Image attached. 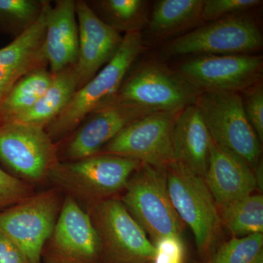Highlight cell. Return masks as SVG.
I'll list each match as a JSON object with an SVG mask.
<instances>
[{"label":"cell","instance_id":"1","mask_svg":"<svg viewBox=\"0 0 263 263\" xmlns=\"http://www.w3.org/2000/svg\"><path fill=\"white\" fill-rule=\"evenodd\" d=\"M141 165L133 159L98 154L79 160L60 161L48 180L65 196L72 197L79 205L84 203L86 209L124 190Z\"/></svg>","mask_w":263,"mask_h":263},{"label":"cell","instance_id":"2","mask_svg":"<svg viewBox=\"0 0 263 263\" xmlns=\"http://www.w3.org/2000/svg\"><path fill=\"white\" fill-rule=\"evenodd\" d=\"M143 44L141 32L125 34L113 60L76 91L63 111L45 129L52 141L56 143L72 135L88 116L115 96L132 65L143 51Z\"/></svg>","mask_w":263,"mask_h":263},{"label":"cell","instance_id":"3","mask_svg":"<svg viewBox=\"0 0 263 263\" xmlns=\"http://www.w3.org/2000/svg\"><path fill=\"white\" fill-rule=\"evenodd\" d=\"M124 190L121 201L152 243L164 237H181L183 223L170 197L166 167L141 164Z\"/></svg>","mask_w":263,"mask_h":263},{"label":"cell","instance_id":"4","mask_svg":"<svg viewBox=\"0 0 263 263\" xmlns=\"http://www.w3.org/2000/svg\"><path fill=\"white\" fill-rule=\"evenodd\" d=\"M166 174L175 210L193 232L198 252L209 256L212 254L222 223L205 180L176 162L166 167Z\"/></svg>","mask_w":263,"mask_h":263},{"label":"cell","instance_id":"5","mask_svg":"<svg viewBox=\"0 0 263 263\" xmlns=\"http://www.w3.org/2000/svg\"><path fill=\"white\" fill-rule=\"evenodd\" d=\"M85 211L98 234L100 263L153 262L155 246L120 199H106Z\"/></svg>","mask_w":263,"mask_h":263},{"label":"cell","instance_id":"6","mask_svg":"<svg viewBox=\"0 0 263 263\" xmlns=\"http://www.w3.org/2000/svg\"><path fill=\"white\" fill-rule=\"evenodd\" d=\"M65 197L57 188L34 193L0 210V235L16 246L29 263H42V252Z\"/></svg>","mask_w":263,"mask_h":263},{"label":"cell","instance_id":"7","mask_svg":"<svg viewBox=\"0 0 263 263\" xmlns=\"http://www.w3.org/2000/svg\"><path fill=\"white\" fill-rule=\"evenodd\" d=\"M201 94L178 71L148 62L125 78L108 103L133 104L154 112H178L196 104Z\"/></svg>","mask_w":263,"mask_h":263},{"label":"cell","instance_id":"8","mask_svg":"<svg viewBox=\"0 0 263 263\" xmlns=\"http://www.w3.org/2000/svg\"><path fill=\"white\" fill-rule=\"evenodd\" d=\"M196 105L212 141L255 168L260 162L261 143L246 117L240 93L203 92Z\"/></svg>","mask_w":263,"mask_h":263},{"label":"cell","instance_id":"9","mask_svg":"<svg viewBox=\"0 0 263 263\" xmlns=\"http://www.w3.org/2000/svg\"><path fill=\"white\" fill-rule=\"evenodd\" d=\"M258 26L243 13L211 22L173 40L164 48L168 57L248 54L262 48Z\"/></svg>","mask_w":263,"mask_h":263},{"label":"cell","instance_id":"10","mask_svg":"<svg viewBox=\"0 0 263 263\" xmlns=\"http://www.w3.org/2000/svg\"><path fill=\"white\" fill-rule=\"evenodd\" d=\"M0 162L22 181L43 182L60 162L59 150L45 129L6 123L0 124Z\"/></svg>","mask_w":263,"mask_h":263},{"label":"cell","instance_id":"11","mask_svg":"<svg viewBox=\"0 0 263 263\" xmlns=\"http://www.w3.org/2000/svg\"><path fill=\"white\" fill-rule=\"evenodd\" d=\"M179 112H154L140 118L122 129L99 154L167 167L174 162L172 133Z\"/></svg>","mask_w":263,"mask_h":263},{"label":"cell","instance_id":"12","mask_svg":"<svg viewBox=\"0 0 263 263\" xmlns=\"http://www.w3.org/2000/svg\"><path fill=\"white\" fill-rule=\"evenodd\" d=\"M262 57L200 55L183 62L178 72L201 93H240L261 81Z\"/></svg>","mask_w":263,"mask_h":263},{"label":"cell","instance_id":"13","mask_svg":"<svg viewBox=\"0 0 263 263\" xmlns=\"http://www.w3.org/2000/svg\"><path fill=\"white\" fill-rule=\"evenodd\" d=\"M41 258L42 263H100L96 230L89 214L72 197L65 196Z\"/></svg>","mask_w":263,"mask_h":263},{"label":"cell","instance_id":"14","mask_svg":"<svg viewBox=\"0 0 263 263\" xmlns=\"http://www.w3.org/2000/svg\"><path fill=\"white\" fill-rule=\"evenodd\" d=\"M152 110L133 104L109 103L90 114L67 141L60 161H75L98 155L131 123Z\"/></svg>","mask_w":263,"mask_h":263},{"label":"cell","instance_id":"15","mask_svg":"<svg viewBox=\"0 0 263 263\" xmlns=\"http://www.w3.org/2000/svg\"><path fill=\"white\" fill-rule=\"evenodd\" d=\"M76 13L79 46L74 67L79 90L113 60L124 37L101 20L86 1H76Z\"/></svg>","mask_w":263,"mask_h":263},{"label":"cell","instance_id":"16","mask_svg":"<svg viewBox=\"0 0 263 263\" xmlns=\"http://www.w3.org/2000/svg\"><path fill=\"white\" fill-rule=\"evenodd\" d=\"M49 1L32 27L0 49V109L13 86L31 71L48 67L45 51L46 15Z\"/></svg>","mask_w":263,"mask_h":263},{"label":"cell","instance_id":"17","mask_svg":"<svg viewBox=\"0 0 263 263\" xmlns=\"http://www.w3.org/2000/svg\"><path fill=\"white\" fill-rule=\"evenodd\" d=\"M204 180L221 208L252 195L257 189L254 170L248 163L213 141Z\"/></svg>","mask_w":263,"mask_h":263},{"label":"cell","instance_id":"18","mask_svg":"<svg viewBox=\"0 0 263 263\" xmlns=\"http://www.w3.org/2000/svg\"><path fill=\"white\" fill-rule=\"evenodd\" d=\"M76 1L57 0L46 15L45 51L53 75L76 65L79 55Z\"/></svg>","mask_w":263,"mask_h":263},{"label":"cell","instance_id":"19","mask_svg":"<svg viewBox=\"0 0 263 263\" xmlns=\"http://www.w3.org/2000/svg\"><path fill=\"white\" fill-rule=\"evenodd\" d=\"M212 137L196 104L180 110L172 133L174 162L205 177Z\"/></svg>","mask_w":263,"mask_h":263},{"label":"cell","instance_id":"20","mask_svg":"<svg viewBox=\"0 0 263 263\" xmlns=\"http://www.w3.org/2000/svg\"><path fill=\"white\" fill-rule=\"evenodd\" d=\"M77 90L74 66L60 71L53 75L49 87L37 103L8 123H21L46 129L63 111Z\"/></svg>","mask_w":263,"mask_h":263},{"label":"cell","instance_id":"21","mask_svg":"<svg viewBox=\"0 0 263 263\" xmlns=\"http://www.w3.org/2000/svg\"><path fill=\"white\" fill-rule=\"evenodd\" d=\"M204 0H160L148 20V35L160 41L202 22Z\"/></svg>","mask_w":263,"mask_h":263},{"label":"cell","instance_id":"22","mask_svg":"<svg viewBox=\"0 0 263 263\" xmlns=\"http://www.w3.org/2000/svg\"><path fill=\"white\" fill-rule=\"evenodd\" d=\"M53 75L48 67L29 72L10 90L0 109V124L10 122L32 108L49 87Z\"/></svg>","mask_w":263,"mask_h":263},{"label":"cell","instance_id":"23","mask_svg":"<svg viewBox=\"0 0 263 263\" xmlns=\"http://www.w3.org/2000/svg\"><path fill=\"white\" fill-rule=\"evenodd\" d=\"M221 219L237 238L262 233V195L252 194L223 207Z\"/></svg>","mask_w":263,"mask_h":263},{"label":"cell","instance_id":"24","mask_svg":"<svg viewBox=\"0 0 263 263\" xmlns=\"http://www.w3.org/2000/svg\"><path fill=\"white\" fill-rule=\"evenodd\" d=\"M96 5L100 19L119 33L141 32L148 23V3L144 0H102Z\"/></svg>","mask_w":263,"mask_h":263},{"label":"cell","instance_id":"25","mask_svg":"<svg viewBox=\"0 0 263 263\" xmlns=\"http://www.w3.org/2000/svg\"><path fill=\"white\" fill-rule=\"evenodd\" d=\"M45 3L44 0H0V29L18 37L37 22Z\"/></svg>","mask_w":263,"mask_h":263},{"label":"cell","instance_id":"26","mask_svg":"<svg viewBox=\"0 0 263 263\" xmlns=\"http://www.w3.org/2000/svg\"><path fill=\"white\" fill-rule=\"evenodd\" d=\"M263 257V235L232 238L216 249L205 263H255Z\"/></svg>","mask_w":263,"mask_h":263},{"label":"cell","instance_id":"27","mask_svg":"<svg viewBox=\"0 0 263 263\" xmlns=\"http://www.w3.org/2000/svg\"><path fill=\"white\" fill-rule=\"evenodd\" d=\"M260 0H204L202 22H214L245 13L262 4Z\"/></svg>","mask_w":263,"mask_h":263},{"label":"cell","instance_id":"28","mask_svg":"<svg viewBox=\"0 0 263 263\" xmlns=\"http://www.w3.org/2000/svg\"><path fill=\"white\" fill-rule=\"evenodd\" d=\"M243 110L260 143L263 141V86L262 81L242 91Z\"/></svg>","mask_w":263,"mask_h":263},{"label":"cell","instance_id":"29","mask_svg":"<svg viewBox=\"0 0 263 263\" xmlns=\"http://www.w3.org/2000/svg\"><path fill=\"white\" fill-rule=\"evenodd\" d=\"M34 193L30 183L0 168V210L15 205Z\"/></svg>","mask_w":263,"mask_h":263},{"label":"cell","instance_id":"30","mask_svg":"<svg viewBox=\"0 0 263 263\" xmlns=\"http://www.w3.org/2000/svg\"><path fill=\"white\" fill-rule=\"evenodd\" d=\"M156 252L152 263H183L185 247L182 238L167 236L154 243Z\"/></svg>","mask_w":263,"mask_h":263},{"label":"cell","instance_id":"31","mask_svg":"<svg viewBox=\"0 0 263 263\" xmlns=\"http://www.w3.org/2000/svg\"><path fill=\"white\" fill-rule=\"evenodd\" d=\"M0 263H29L20 249L0 235Z\"/></svg>","mask_w":263,"mask_h":263},{"label":"cell","instance_id":"32","mask_svg":"<svg viewBox=\"0 0 263 263\" xmlns=\"http://www.w3.org/2000/svg\"><path fill=\"white\" fill-rule=\"evenodd\" d=\"M254 176H255L256 182H257V188L262 191L263 187V167L262 161L259 162L257 167L254 169Z\"/></svg>","mask_w":263,"mask_h":263},{"label":"cell","instance_id":"33","mask_svg":"<svg viewBox=\"0 0 263 263\" xmlns=\"http://www.w3.org/2000/svg\"><path fill=\"white\" fill-rule=\"evenodd\" d=\"M255 263H263V257H261Z\"/></svg>","mask_w":263,"mask_h":263}]
</instances>
